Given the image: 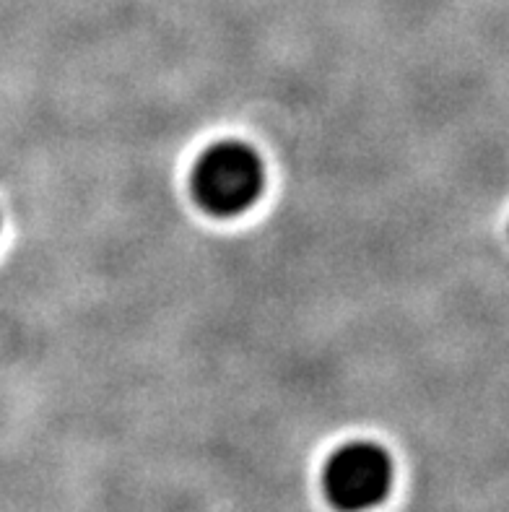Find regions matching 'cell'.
Instances as JSON below:
<instances>
[{
	"label": "cell",
	"mask_w": 509,
	"mask_h": 512,
	"mask_svg": "<svg viewBox=\"0 0 509 512\" xmlns=\"http://www.w3.org/2000/svg\"><path fill=\"white\" fill-rule=\"evenodd\" d=\"M190 188L198 206L211 216L232 219L258 203L265 188V164L245 141L211 143L193 167Z\"/></svg>",
	"instance_id": "cell-1"
},
{
	"label": "cell",
	"mask_w": 509,
	"mask_h": 512,
	"mask_svg": "<svg viewBox=\"0 0 509 512\" xmlns=\"http://www.w3.org/2000/svg\"><path fill=\"white\" fill-rule=\"evenodd\" d=\"M323 489L338 512L372 510L393 489V458L377 442L341 445L325 463Z\"/></svg>",
	"instance_id": "cell-2"
}]
</instances>
